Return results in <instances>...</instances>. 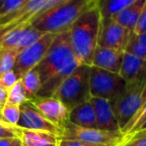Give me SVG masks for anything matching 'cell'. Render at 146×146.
<instances>
[{
	"label": "cell",
	"mask_w": 146,
	"mask_h": 146,
	"mask_svg": "<svg viewBox=\"0 0 146 146\" xmlns=\"http://www.w3.org/2000/svg\"><path fill=\"white\" fill-rule=\"evenodd\" d=\"M79 65L81 62L72 49L69 32L57 34L45 56L35 67L41 79V88L36 96H53L63 80Z\"/></svg>",
	"instance_id": "1"
},
{
	"label": "cell",
	"mask_w": 146,
	"mask_h": 146,
	"mask_svg": "<svg viewBox=\"0 0 146 146\" xmlns=\"http://www.w3.org/2000/svg\"><path fill=\"white\" fill-rule=\"evenodd\" d=\"M18 51L0 47V76L14 69Z\"/></svg>",
	"instance_id": "23"
},
{
	"label": "cell",
	"mask_w": 146,
	"mask_h": 146,
	"mask_svg": "<svg viewBox=\"0 0 146 146\" xmlns=\"http://www.w3.org/2000/svg\"><path fill=\"white\" fill-rule=\"evenodd\" d=\"M89 100L95 111L96 124L98 129L105 131H120L111 101L97 97H91Z\"/></svg>",
	"instance_id": "14"
},
{
	"label": "cell",
	"mask_w": 146,
	"mask_h": 146,
	"mask_svg": "<svg viewBox=\"0 0 146 146\" xmlns=\"http://www.w3.org/2000/svg\"><path fill=\"white\" fill-rule=\"evenodd\" d=\"M141 129H146V121L144 122V123L142 124V126H141V127L139 128V130H141Z\"/></svg>",
	"instance_id": "35"
},
{
	"label": "cell",
	"mask_w": 146,
	"mask_h": 146,
	"mask_svg": "<svg viewBox=\"0 0 146 146\" xmlns=\"http://www.w3.org/2000/svg\"><path fill=\"white\" fill-rule=\"evenodd\" d=\"M145 101L146 78L132 83H127L124 91L116 99L111 101L120 131L122 132Z\"/></svg>",
	"instance_id": "5"
},
{
	"label": "cell",
	"mask_w": 146,
	"mask_h": 146,
	"mask_svg": "<svg viewBox=\"0 0 146 146\" xmlns=\"http://www.w3.org/2000/svg\"><path fill=\"white\" fill-rule=\"evenodd\" d=\"M124 51L117 49L107 48V47H96L92 57L91 65L104 70L111 71L114 73H119L121 67L122 59H123Z\"/></svg>",
	"instance_id": "15"
},
{
	"label": "cell",
	"mask_w": 146,
	"mask_h": 146,
	"mask_svg": "<svg viewBox=\"0 0 146 146\" xmlns=\"http://www.w3.org/2000/svg\"><path fill=\"white\" fill-rule=\"evenodd\" d=\"M4 1H5V0H0V9L2 8V6H3V3H4Z\"/></svg>",
	"instance_id": "37"
},
{
	"label": "cell",
	"mask_w": 146,
	"mask_h": 146,
	"mask_svg": "<svg viewBox=\"0 0 146 146\" xmlns=\"http://www.w3.org/2000/svg\"><path fill=\"white\" fill-rule=\"evenodd\" d=\"M124 52L146 60V33H135L131 31Z\"/></svg>",
	"instance_id": "21"
},
{
	"label": "cell",
	"mask_w": 146,
	"mask_h": 146,
	"mask_svg": "<svg viewBox=\"0 0 146 146\" xmlns=\"http://www.w3.org/2000/svg\"><path fill=\"white\" fill-rule=\"evenodd\" d=\"M52 146H57V145H52Z\"/></svg>",
	"instance_id": "38"
},
{
	"label": "cell",
	"mask_w": 146,
	"mask_h": 146,
	"mask_svg": "<svg viewBox=\"0 0 146 146\" xmlns=\"http://www.w3.org/2000/svg\"><path fill=\"white\" fill-rule=\"evenodd\" d=\"M57 146H103V145H94V144L86 143V142L80 141V140L67 139V138L59 137Z\"/></svg>",
	"instance_id": "32"
},
{
	"label": "cell",
	"mask_w": 146,
	"mask_h": 146,
	"mask_svg": "<svg viewBox=\"0 0 146 146\" xmlns=\"http://www.w3.org/2000/svg\"><path fill=\"white\" fill-rule=\"evenodd\" d=\"M146 121V101L141 106L138 112L133 116L131 120L128 122L126 127L122 130V133L124 136H129L131 134L135 133L136 131L139 130V128L142 126V124Z\"/></svg>",
	"instance_id": "24"
},
{
	"label": "cell",
	"mask_w": 146,
	"mask_h": 146,
	"mask_svg": "<svg viewBox=\"0 0 146 146\" xmlns=\"http://www.w3.org/2000/svg\"><path fill=\"white\" fill-rule=\"evenodd\" d=\"M0 146H22V143L18 137L0 138Z\"/></svg>",
	"instance_id": "33"
},
{
	"label": "cell",
	"mask_w": 146,
	"mask_h": 146,
	"mask_svg": "<svg viewBox=\"0 0 146 146\" xmlns=\"http://www.w3.org/2000/svg\"><path fill=\"white\" fill-rule=\"evenodd\" d=\"M0 121L5 122V121H4V119H3V117H2V113H1V109H0Z\"/></svg>",
	"instance_id": "36"
},
{
	"label": "cell",
	"mask_w": 146,
	"mask_h": 146,
	"mask_svg": "<svg viewBox=\"0 0 146 146\" xmlns=\"http://www.w3.org/2000/svg\"><path fill=\"white\" fill-rule=\"evenodd\" d=\"M56 35L57 34H52V33H45L36 42L31 44L27 48L19 51L13 69L18 79H21L25 73L35 68L39 64V62L47 53Z\"/></svg>",
	"instance_id": "9"
},
{
	"label": "cell",
	"mask_w": 146,
	"mask_h": 146,
	"mask_svg": "<svg viewBox=\"0 0 146 146\" xmlns=\"http://www.w3.org/2000/svg\"><path fill=\"white\" fill-rule=\"evenodd\" d=\"M101 15L97 6L90 7L69 29L72 49L81 64L91 65L92 57L98 44Z\"/></svg>",
	"instance_id": "2"
},
{
	"label": "cell",
	"mask_w": 146,
	"mask_h": 146,
	"mask_svg": "<svg viewBox=\"0 0 146 146\" xmlns=\"http://www.w3.org/2000/svg\"><path fill=\"white\" fill-rule=\"evenodd\" d=\"M133 32L146 33V0L144 1L141 13H140V15H139V18H138L137 23H136Z\"/></svg>",
	"instance_id": "31"
},
{
	"label": "cell",
	"mask_w": 146,
	"mask_h": 146,
	"mask_svg": "<svg viewBox=\"0 0 146 146\" xmlns=\"http://www.w3.org/2000/svg\"><path fill=\"white\" fill-rule=\"evenodd\" d=\"M90 66L81 64L59 85L53 97L60 100L70 111L91 98L89 88Z\"/></svg>",
	"instance_id": "4"
},
{
	"label": "cell",
	"mask_w": 146,
	"mask_h": 146,
	"mask_svg": "<svg viewBox=\"0 0 146 146\" xmlns=\"http://www.w3.org/2000/svg\"><path fill=\"white\" fill-rule=\"evenodd\" d=\"M28 0H5L2 8L0 9V16L9 14L18 10L23 6Z\"/></svg>",
	"instance_id": "28"
},
{
	"label": "cell",
	"mask_w": 146,
	"mask_h": 146,
	"mask_svg": "<svg viewBox=\"0 0 146 146\" xmlns=\"http://www.w3.org/2000/svg\"><path fill=\"white\" fill-rule=\"evenodd\" d=\"M40 113L52 124L62 129L69 118V110L60 100L53 97H40L34 96L29 99Z\"/></svg>",
	"instance_id": "12"
},
{
	"label": "cell",
	"mask_w": 146,
	"mask_h": 146,
	"mask_svg": "<svg viewBox=\"0 0 146 146\" xmlns=\"http://www.w3.org/2000/svg\"><path fill=\"white\" fill-rule=\"evenodd\" d=\"M126 84L119 73L90 66L89 88L91 97L113 101L124 91Z\"/></svg>",
	"instance_id": "7"
},
{
	"label": "cell",
	"mask_w": 146,
	"mask_h": 146,
	"mask_svg": "<svg viewBox=\"0 0 146 146\" xmlns=\"http://www.w3.org/2000/svg\"><path fill=\"white\" fill-rule=\"evenodd\" d=\"M144 1L145 0H136L135 2L128 5L127 7L122 9L120 12H118L113 17V19L129 31H133L138 18H139L140 13H141Z\"/></svg>",
	"instance_id": "19"
},
{
	"label": "cell",
	"mask_w": 146,
	"mask_h": 146,
	"mask_svg": "<svg viewBox=\"0 0 146 146\" xmlns=\"http://www.w3.org/2000/svg\"><path fill=\"white\" fill-rule=\"evenodd\" d=\"M17 137V126L9 125L8 123L0 121V138Z\"/></svg>",
	"instance_id": "30"
},
{
	"label": "cell",
	"mask_w": 146,
	"mask_h": 146,
	"mask_svg": "<svg viewBox=\"0 0 146 146\" xmlns=\"http://www.w3.org/2000/svg\"><path fill=\"white\" fill-rule=\"evenodd\" d=\"M7 97H8V90L0 84V109H2L3 106L6 104Z\"/></svg>",
	"instance_id": "34"
},
{
	"label": "cell",
	"mask_w": 146,
	"mask_h": 146,
	"mask_svg": "<svg viewBox=\"0 0 146 146\" xmlns=\"http://www.w3.org/2000/svg\"><path fill=\"white\" fill-rule=\"evenodd\" d=\"M67 0H28L21 8L0 16V36L11 29L25 26L38 15Z\"/></svg>",
	"instance_id": "6"
},
{
	"label": "cell",
	"mask_w": 146,
	"mask_h": 146,
	"mask_svg": "<svg viewBox=\"0 0 146 146\" xmlns=\"http://www.w3.org/2000/svg\"><path fill=\"white\" fill-rule=\"evenodd\" d=\"M17 137L22 146H52L57 145L59 136L40 130L25 129L17 126Z\"/></svg>",
	"instance_id": "17"
},
{
	"label": "cell",
	"mask_w": 146,
	"mask_h": 146,
	"mask_svg": "<svg viewBox=\"0 0 146 146\" xmlns=\"http://www.w3.org/2000/svg\"><path fill=\"white\" fill-rule=\"evenodd\" d=\"M28 100L26 91L22 85V82L19 79L14 85L8 89V97H7V103L14 104V105L20 106L24 102Z\"/></svg>",
	"instance_id": "25"
},
{
	"label": "cell",
	"mask_w": 146,
	"mask_h": 146,
	"mask_svg": "<svg viewBox=\"0 0 146 146\" xmlns=\"http://www.w3.org/2000/svg\"><path fill=\"white\" fill-rule=\"evenodd\" d=\"M17 126L25 129L49 132L56 134L59 137L61 135L60 128L48 121L29 99L20 105V118Z\"/></svg>",
	"instance_id": "13"
},
{
	"label": "cell",
	"mask_w": 146,
	"mask_h": 146,
	"mask_svg": "<svg viewBox=\"0 0 146 146\" xmlns=\"http://www.w3.org/2000/svg\"><path fill=\"white\" fill-rule=\"evenodd\" d=\"M43 34L45 33L40 32L30 24L17 27L0 36V47L13 49L19 52L36 42Z\"/></svg>",
	"instance_id": "11"
},
{
	"label": "cell",
	"mask_w": 146,
	"mask_h": 146,
	"mask_svg": "<svg viewBox=\"0 0 146 146\" xmlns=\"http://www.w3.org/2000/svg\"><path fill=\"white\" fill-rule=\"evenodd\" d=\"M60 137L75 139L94 145L122 146L124 135L121 131H105L98 128H85L66 122Z\"/></svg>",
	"instance_id": "8"
},
{
	"label": "cell",
	"mask_w": 146,
	"mask_h": 146,
	"mask_svg": "<svg viewBox=\"0 0 146 146\" xmlns=\"http://www.w3.org/2000/svg\"><path fill=\"white\" fill-rule=\"evenodd\" d=\"M68 121L80 127L97 128L95 111L90 100L72 108L69 111Z\"/></svg>",
	"instance_id": "18"
},
{
	"label": "cell",
	"mask_w": 146,
	"mask_h": 146,
	"mask_svg": "<svg viewBox=\"0 0 146 146\" xmlns=\"http://www.w3.org/2000/svg\"><path fill=\"white\" fill-rule=\"evenodd\" d=\"M119 75L126 83H132L146 78V60L124 52Z\"/></svg>",
	"instance_id": "16"
},
{
	"label": "cell",
	"mask_w": 146,
	"mask_h": 146,
	"mask_svg": "<svg viewBox=\"0 0 146 146\" xmlns=\"http://www.w3.org/2000/svg\"><path fill=\"white\" fill-rule=\"evenodd\" d=\"M136 0H99L97 7L101 18H113L118 12Z\"/></svg>",
	"instance_id": "20"
},
{
	"label": "cell",
	"mask_w": 146,
	"mask_h": 146,
	"mask_svg": "<svg viewBox=\"0 0 146 146\" xmlns=\"http://www.w3.org/2000/svg\"><path fill=\"white\" fill-rule=\"evenodd\" d=\"M131 31L121 26L113 18H101L98 35V46L125 50Z\"/></svg>",
	"instance_id": "10"
},
{
	"label": "cell",
	"mask_w": 146,
	"mask_h": 146,
	"mask_svg": "<svg viewBox=\"0 0 146 146\" xmlns=\"http://www.w3.org/2000/svg\"><path fill=\"white\" fill-rule=\"evenodd\" d=\"M93 5L89 0H67L38 15L30 25L42 33H60L69 31L75 21Z\"/></svg>",
	"instance_id": "3"
},
{
	"label": "cell",
	"mask_w": 146,
	"mask_h": 146,
	"mask_svg": "<svg viewBox=\"0 0 146 146\" xmlns=\"http://www.w3.org/2000/svg\"><path fill=\"white\" fill-rule=\"evenodd\" d=\"M122 146H146V129H141L129 136H124Z\"/></svg>",
	"instance_id": "27"
},
{
	"label": "cell",
	"mask_w": 146,
	"mask_h": 146,
	"mask_svg": "<svg viewBox=\"0 0 146 146\" xmlns=\"http://www.w3.org/2000/svg\"><path fill=\"white\" fill-rule=\"evenodd\" d=\"M20 80L22 82L25 91H26L28 99H31L32 97L37 95L41 88V79L36 68H33L28 72H26L21 77Z\"/></svg>",
	"instance_id": "22"
},
{
	"label": "cell",
	"mask_w": 146,
	"mask_h": 146,
	"mask_svg": "<svg viewBox=\"0 0 146 146\" xmlns=\"http://www.w3.org/2000/svg\"><path fill=\"white\" fill-rule=\"evenodd\" d=\"M2 117L6 123L12 126H17L20 118V106L7 103L1 109Z\"/></svg>",
	"instance_id": "26"
},
{
	"label": "cell",
	"mask_w": 146,
	"mask_h": 146,
	"mask_svg": "<svg viewBox=\"0 0 146 146\" xmlns=\"http://www.w3.org/2000/svg\"><path fill=\"white\" fill-rule=\"evenodd\" d=\"M18 77L15 74L14 70L8 71V72L4 73L3 75L0 76V84L3 86L4 88H6L7 90L9 88H11L17 81H18Z\"/></svg>",
	"instance_id": "29"
}]
</instances>
